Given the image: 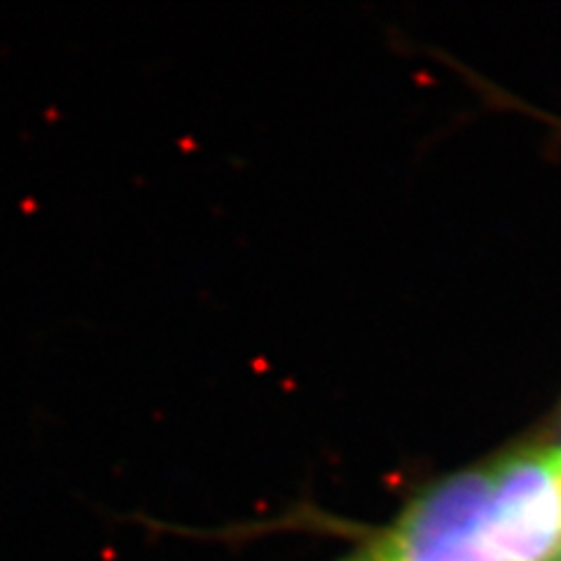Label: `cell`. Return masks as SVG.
I'll return each instance as SVG.
<instances>
[{
    "label": "cell",
    "instance_id": "cell-4",
    "mask_svg": "<svg viewBox=\"0 0 561 561\" xmlns=\"http://www.w3.org/2000/svg\"><path fill=\"white\" fill-rule=\"evenodd\" d=\"M559 452H561V447H559Z\"/></svg>",
    "mask_w": 561,
    "mask_h": 561
},
{
    "label": "cell",
    "instance_id": "cell-3",
    "mask_svg": "<svg viewBox=\"0 0 561 561\" xmlns=\"http://www.w3.org/2000/svg\"><path fill=\"white\" fill-rule=\"evenodd\" d=\"M557 561H561V555H559V559H557Z\"/></svg>",
    "mask_w": 561,
    "mask_h": 561
},
{
    "label": "cell",
    "instance_id": "cell-2",
    "mask_svg": "<svg viewBox=\"0 0 561 561\" xmlns=\"http://www.w3.org/2000/svg\"><path fill=\"white\" fill-rule=\"evenodd\" d=\"M486 535L501 561L561 555V452L517 449L489 470Z\"/></svg>",
    "mask_w": 561,
    "mask_h": 561
},
{
    "label": "cell",
    "instance_id": "cell-1",
    "mask_svg": "<svg viewBox=\"0 0 561 561\" xmlns=\"http://www.w3.org/2000/svg\"><path fill=\"white\" fill-rule=\"evenodd\" d=\"M489 491V470L447 477L344 561H501L486 535Z\"/></svg>",
    "mask_w": 561,
    "mask_h": 561
}]
</instances>
